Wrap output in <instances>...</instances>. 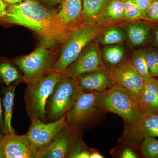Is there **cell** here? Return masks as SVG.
Masks as SVG:
<instances>
[{
    "label": "cell",
    "instance_id": "6da1fadb",
    "mask_svg": "<svg viewBox=\"0 0 158 158\" xmlns=\"http://www.w3.org/2000/svg\"><path fill=\"white\" fill-rule=\"evenodd\" d=\"M5 20L34 30L49 43L64 41L69 34L57 11L47 9L35 0H24L9 6Z\"/></svg>",
    "mask_w": 158,
    "mask_h": 158
},
{
    "label": "cell",
    "instance_id": "7a4b0ae2",
    "mask_svg": "<svg viewBox=\"0 0 158 158\" xmlns=\"http://www.w3.org/2000/svg\"><path fill=\"white\" fill-rule=\"evenodd\" d=\"M97 106L102 112L120 116L131 127H137L143 116L138 98L131 91L117 86L99 93Z\"/></svg>",
    "mask_w": 158,
    "mask_h": 158
},
{
    "label": "cell",
    "instance_id": "3957f363",
    "mask_svg": "<svg viewBox=\"0 0 158 158\" xmlns=\"http://www.w3.org/2000/svg\"><path fill=\"white\" fill-rule=\"evenodd\" d=\"M104 27L98 23L86 24L72 31L63 41L64 44L52 70L64 72L85 48L98 37Z\"/></svg>",
    "mask_w": 158,
    "mask_h": 158
},
{
    "label": "cell",
    "instance_id": "277c9868",
    "mask_svg": "<svg viewBox=\"0 0 158 158\" xmlns=\"http://www.w3.org/2000/svg\"><path fill=\"white\" fill-rule=\"evenodd\" d=\"M62 73V77L55 85L47 101L46 123L56 121L65 116L82 91L77 78Z\"/></svg>",
    "mask_w": 158,
    "mask_h": 158
},
{
    "label": "cell",
    "instance_id": "5b68a950",
    "mask_svg": "<svg viewBox=\"0 0 158 158\" xmlns=\"http://www.w3.org/2000/svg\"><path fill=\"white\" fill-rule=\"evenodd\" d=\"M63 73L52 70L34 84L28 85L25 90L26 110L30 120L38 119L46 123L47 101Z\"/></svg>",
    "mask_w": 158,
    "mask_h": 158
},
{
    "label": "cell",
    "instance_id": "8992f818",
    "mask_svg": "<svg viewBox=\"0 0 158 158\" xmlns=\"http://www.w3.org/2000/svg\"><path fill=\"white\" fill-rule=\"evenodd\" d=\"M23 75L24 82L34 84L52 70L56 59L45 44L31 54L12 59Z\"/></svg>",
    "mask_w": 158,
    "mask_h": 158
},
{
    "label": "cell",
    "instance_id": "52a82bcc",
    "mask_svg": "<svg viewBox=\"0 0 158 158\" xmlns=\"http://www.w3.org/2000/svg\"><path fill=\"white\" fill-rule=\"evenodd\" d=\"M25 135L34 152L35 158L47 148L67 124L65 116L56 121L45 123L38 119L31 121Z\"/></svg>",
    "mask_w": 158,
    "mask_h": 158
},
{
    "label": "cell",
    "instance_id": "ba28073f",
    "mask_svg": "<svg viewBox=\"0 0 158 158\" xmlns=\"http://www.w3.org/2000/svg\"><path fill=\"white\" fill-rule=\"evenodd\" d=\"M99 93L82 90L71 109L65 115L68 124L81 129L94 120L100 112L97 106Z\"/></svg>",
    "mask_w": 158,
    "mask_h": 158
},
{
    "label": "cell",
    "instance_id": "9c48e42d",
    "mask_svg": "<svg viewBox=\"0 0 158 158\" xmlns=\"http://www.w3.org/2000/svg\"><path fill=\"white\" fill-rule=\"evenodd\" d=\"M107 71L113 86L131 91L139 100L145 81L135 68L131 59H126L116 66L108 69Z\"/></svg>",
    "mask_w": 158,
    "mask_h": 158
},
{
    "label": "cell",
    "instance_id": "30bf717a",
    "mask_svg": "<svg viewBox=\"0 0 158 158\" xmlns=\"http://www.w3.org/2000/svg\"><path fill=\"white\" fill-rule=\"evenodd\" d=\"M107 70L101 54V49L97 42H92L85 48L77 58L64 72L77 78L83 74L98 70Z\"/></svg>",
    "mask_w": 158,
    "mask_h": 158
},
{
    "label": "cell",
    "instance_id": "8fae6325",
    "mask_svg": "<svg viewBox=\"0 0 158 158\" xmlns=\"http://www.w3.org/2000/svg\"><path fill=\"white\" fill-rule=\"evenodd\" d=\"M81 135V129L67 123L38 158H69L74 145Z\"/></svg>",
    "mask_w": 158,
    "mask_h": 158
},
{
    "label": "cell",
    "instance_id": "7c38bea8",
    "mask_svg": "<svg viewBox=\"0 0 158 158\" xmlns=\"http://www.w3.org/2000/svg\"><path fill=\"white\" fill-rule=\"evenodd\" d=\"M59 11L60 21L70 34L72 31L88 23L82 8V0H62Z\"/></svg>",
    "mask_w": 158,
    "mask_h": 158
},
{
    "label": "cell",
    "instance_id": "4fadbf2b",
    "mask_svg": "<svg viewBox=\"0 0 158 158\" xmlns=\"http://www.w3.org/2000/svg\"><path fill=\"white\" fill-rule=\"evenodd\" d=\"M0 151L4 158H35L25 135H5L0 141Z\"/></svg>",
    "mask_w": 158,
    "mask_h": 158
},
{
    "label": "cell",
    "instance_id": "5bb4252c",
    "mask_svg": "<svg viewBox=\"0 0 158 158\" xmlns=\"http://www.w3.org/2000/svg\"><path fill=\"white\" fill-rule=\"evenodd\" d=\"M83 91L102 93L113 87L107 70H98L83 74L77 77Z\"/></svg>",
    "mask_w": 158,
    "mask_h": 158
},
{
    "label": "cell",
    "instance_id": "9a60e30c",
    "mask_svg": "<svg viewBox=\"0 0 158 158\" xmlns=\"http://www.w3.org/2000/svg\"><path fill=\"white\" fill-rule=\"evenodd\" d=\"M123 26L127 40L133 47L144 45L150 40L151 27L146 22L138 20L127 23Z\"/></svg>",
    "mask_w": 158,
    "mask_h": 158
},
{
    "label": "cell",
    "instance_id": "2e32d148",
    "mask_svg": "<svg viewBox=\"0 0 158 158\" xmlns=\"http://www.w3.org/2000/svg\"><path fill=\"white\" fill-rule=\"evenodd\" d=\"M139 102L143 114H158L157 80L154 78L151 81H145Z\"/></svg>",
    "mask_w": 158,
    "mask_h": 158
},
{
    "label": "cell",
    "instance_id": "e0dca14e",
    "mask_svg": "<svg viewBox=\"0 0 158 158\" xmlns=\"http://www.w3.org/2000/svg\"><path fill=\"white\" fill-rule=\"evenodd\" d=\"M124 0H111L98 15L96 23L103 27H110L125 22L124 19Z\"/></svg>",
    "mask_w": 158,
    "mask_h": 158
},
{
    "label": "cell",
    "instance_id": "ac0fdd59",
    "mask_svg": "<svg viewBox=\"0 0 158 158\" xmlns=\"http://www.w3.org/2000/svg\"><path fill=\"white\" fill-rule=\"evenodd\" d=\"M18 85L15 84L2 88L3 97L2 101L4 109L2 132L4 135L15 134L11 122L14 107L15 90Z\"/></svg>",
    "mask_w": 158,
    "mask_h": 158
},
{
    "label": "cell",
    "instance_id": "d6986e66",
    "mask_svg": "<svg viewBox=\"0 0 158 158\" xmlns=\"http://www.w3.org/2000/svg\"><path fill=\"white\" fill-rule=\"evenodd\" d=\"M23 82V73L12 59L0 57V83L9 86Z\"/></svg>",
    "mask_w": 158,
    "mask_h": 158
},
{
    "label": "cell",
    "instance_id": "ffe728a7",
    "mask_svg": "<svg viewBox=\"0 0 158 158\" xmlns=\"http://www.w3.org/2000/svg\"><path fill=\"white\" fill-rule=\"evenodd\" d=\"M101 54L107 69L116 66L127 59L125 48L123 44L104 46L101 49Z\"/></svg>",
    "mask_w": 158,
    "mask_h": 158
},
{
    "label": "cell",
    "instance_id": "44dd1931",
    "mask_svg": "<svg viewBox=\"0 0 158 158\" xmlns=\"http://www.w3.org/2000/svg\"><path fill=\"white\" fill-rule=\"evenodd\" d=\"M131 128L135 138L137 135L143 138L145 136L158 138V114H143L138 126Z\"/></svg>",
    "mask_w": 158,
    "mask_h": 158
},
{
    "label": "cell",
    "instance_id": "7402d4cb",
    "mask_svg": "<svg viewBox=\"0 0 158 158\" xmlns=\"http://www.w3.org/2000/svg\"><path fill=\"white\" fill-rule=\"evenodd\" d=\"M100 45L106 46L112 44H123L127 40L125 32L122 26H110L106 30H102L96 39Z\"/></svg>",
    "mask_w": 158,
    "mask_h": 158
},
{
    "label": "cell",
    "instance_id": "603a6c76",
    "mask_svg": "<svg viewBox=\"0 0 158 158\" xmlns=\"http://www.w3.org/2000/svg\"><path fill=\"white\" fill-rule=\"evenodd\" d=\"M111 0H82L83 13L88 23H96L97 18Z\"/></svg>",
    "mask_w": 158,
    "mask_h": 158
},
{
    "label": "cell",
    "instance_id": "cb8c5ba5",
    "mask_svg": "<svg viewBox=\"0 0 158 158\" xmlns=\"http://www.w3.org/2000/svg\"><path fill=\"white\" fill-rule=\"evenodd\" d=\"M130 59L135 68L141 74L144 81H151L154 78L149 73L144 49H138L133 51Z\"/></svg>",
    "mask_w": 158,
    "mask_h": 158
},
{
    "label": "cell",
    "instance_id": "d4e9b609",
    "mask_svg": "<svg viewBox=\"0 0 158 158\" xmlns=\"http://www.w3.org/2000/svg\"><path fill=\"white\" fill-rule=\"evenodd\" d=\"M123 6L125 23L146 20L145 13L136 5L134 0H124Z\"/></svg>",
    "mask_w": 158,
    "mask_h": 158
},
{
    "label": "cell",
    "instance_id": "484cf974",
    "mask_svg": "<svg viewBox=\"0 0 158 158\" xmlns=\"http://www.w3.org/2000/svg\"><path fill=\"white\" fill-rule=\"evenodd\" d=\"M140 150L143 157L158 158V139L151 136H145Z\"/></svg>",
    "mask_w": 158,
    "mask_h": 158
},
{
    "label": "cell",
    "instance_id": "4316f807",
    "mask_svg": "<svg viewBox=\"0 0 158 158\" xmlns=\"http://www.w3.org/2000/svg\"><path fill=\"white\" fill-rule=\"evenodd\" d=\"M144 52L150 74L153 77H158V49L148 48Z\"/></svg>",
    "mask_w": 158,
    "mask_h": 158
},
{
    "label": "cell",
    "instance_id": "83f0119b",
    "mask_svg": "<svg viewBox=\"0 0 158 158\" xmlns=\"http://www.w3.org/2000/svg\"><path fill=\"white\" fill-rule=\"evenodd\" d=\"M81 135L79 136L76 141L69 158H90L91 149L85 145Z\"/></svg>",
    "mask_w": 158,
    "mask_h": 158
},
{
    "label": "cell",
    "instance_id": "f1b7e54d",
    "mask_svg": "<svg viewBox=\"0 0 158 158\" xmlns=\"http://www.w3.org/2000/svg\"><path fill=\"white\" fill-rule=\"evenodd\" d=\"M146 20L158 22V0H154L145 12Z\"/></svg>",
    "mask_w": 158,
    "mask_h": 158
},
{
    "label": "cell",
    "instance_id": "f546056e",
    "mask_svg": "<svg viewBox=\"0 0 158 158\" xmlns=\"http://www.w3.org/2000/svg\"><path fill=\"white\" fill-rule=\"evenodd\" d=\"M136 5L145 13L148 8L154 0H134Z\"/></svg>",
    "mask_w": 158,
    "mask_h": 158
},
{
    "label": "cell",
    "instance_id": "4dcf8cb0",
    "mask_svg": "<svg viewBox=\"0 0 158 158\" xmlns=\"http://www.w3.org/2000/svg\"><path fill=\"white\" fill-rule=\"evenodd\" d=\"M120 157L121 158H137L138 156L136 153L130 148L127 147L123 149L121 154Z\"/></svg>",
    "mask_w": 158,
    "mask_h": 158
},
{
    "label": "cell",
    "instance_id": "1f68e13d",
    "mask_svg": "<svg viewBox=\"0 0 158 158\" xmlns=\"http://www.w3.org/2000/svg\"><path fill=\"white\" fill-rule=\"evenodd\" d=\"M151 38L154 44L158 49V25L151 28L150 39Z\"/></svg>",
    "mask_w": 158,
    "mask_h": 158
},
{
    "label": "cell",
    "instance_id": "d6a6232c",
    "mask_svg": "<svg viewBox=\"0 0 158 158\" xmlns=\"http://www.w3.org/2000/svg\"><path fill=\"white\" fill-rule=\"evenodd\" d=\"M8 9L7 5L2 0H0V19H6L7 10Z\"/></svg>",
    "mask_w": 158,
    "mask_h": 158
},
{
    "label": "cell",
    "instance_id": "836d02e7",
    "mask_svg": "<svg viewBox=\"0 0 158 158\" xmlns=\"http://www.w3.org/2000/svg\"><path fill=\"white\" fill-rule=\"evenodd\" d=\"M104 157V156L102 155L97 151L91 149V152H90V158H103Z\"/></svg>",
    "mask_w": 158,
    "mask_h": 158
},
{
    "label": "cell",
    "instance_id": "e575fe53",
    "mask_svg": "<svg viewBox=\"0 0 158 158\" xmlns=\"http://www.w3.org/2000/svg\"><path fill=\"white\" fill-rule=\"evenodd\" d=\"M44 2L48 4L49 6H55L61 3L62 0H41Z\"/></svg>",
    "mask_w": 158,
    "mask_h": 158
},
{
    "label": "cell",
    "instance_id": "d590c367",
    "mask_svg": "<svg viewBox=\"0 0 158 158\" xmlns=\"http://www.w3.org/2000/svg\"><path fill=\"white\" fill-rule=\"evenodd\" d=\"M2 1L7 5L12 6V5H16V4L22 2L24 0H2Z\"/></svg>",
    "mask_w": 158,
    "mask_h": 158
},
{
    "label": "cell",
    "instance_id": "8d00e7d4",
    "mask_svg": "<svg viewBox=\"0 0 158 158\" xmlns=\"http://www.w3.org/2000/svg\"><path fill=\"white\" fill-rule=\"evenodd\" d=\"M2 100H1V96H0V128H2V130L3 123H4V119H3V115L2 109Z\"/></svg>",
    "mask_w": 158,
    "mask_h": 158
},
{
    "label": "cell",
    "instance_id": "74e56055",
    "mask_svg": "<svg viewBox=\"0 0 158 158\" xmlns=\"http://www.w3.org/2000/svg\"><path fill=\"white\" fill-rule=\"evenodd\" d=\"M4 136V134H3L2 130V129L0 128V141L2 140V138H3V136Z\"/></svg>",
    "mask_w": 158,
    "mask_h": 158
},
{
    "label": "cell",
    "instance_id": "f35d334b",
    "mask_svg": "<svg viewBox=\"0 0 158 158\" xmlns=\"http://www.w3.org/2000/svg\"><path fill=\"white\" fill-rule=\"evenodd\" d=\"M0 158H4V156H3L2 153L1 152V151H0Z\"/></svg>",
    "mask_w": 158,
    "mask_h": 158
},
{
    "label": "cell",
    "instance_id": "ab89813d",
    "mask_svg": "<svg viewBox=\"0 0 158 158\" xmlns=\"http://www.w3.org/2000/svg\"><path fill=\"white\" fill-rule=\"evenodd\" d=\"M157 81H158V80H157Z\"/></svg>",
    "mask_w": 158,
    "mask_h": 158
}]
</instances>
